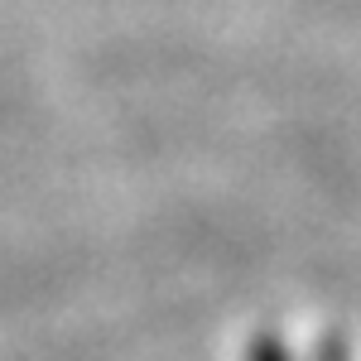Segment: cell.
<instances>
[{
    "mask_svg": "<svg viewBox=\"0 0 361 361\" xmlns=\"http://www.w3.org/2000/svg\"><path fill=\"white\" fill-rule=\"evenodd\" d=\"M246 361H352V352H347L342 337L299 342V337H284V333H265L260 342H250Z\"/></svg>",
    "mask_w": 361,
    "mask_h": 361,
    "instance_id": "cell-1",
    "label": "cell"
}]
</instances>
